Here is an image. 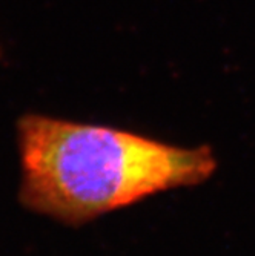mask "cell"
<instances>
[{"instance_id":"cell-1","label":"cell","mask_w":255,"mask_h":256,"mask_svg":"<svg viewBox=\"0 0 255 256\" xmlns=\"http://www.w3.org/2000/svg\"><path fill=\"white\" fill-rule=\"evenodd\" d=\"M19 200L28 210L80 226L160 192L204 182L212 150L181 148L102 124L27 114L17 122Z\"/></svg>"}]
</instances>
